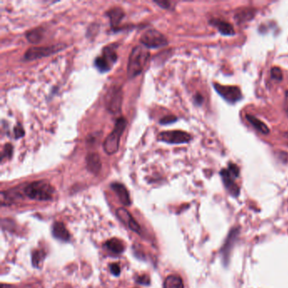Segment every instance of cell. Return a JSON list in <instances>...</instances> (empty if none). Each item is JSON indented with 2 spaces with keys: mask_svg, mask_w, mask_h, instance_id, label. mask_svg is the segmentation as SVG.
<instances>
[{
  "mask_svg": "<svg viewBox=\"0 0 288 288\" xmlns=\"http://www.w3.org/2000/svg\"><path fill=\"white\" fill-rule=\"evenodd\" d=\"M116 50L117 47L115 44L107 46L102 51V56L96 58L95 65L96 68L101 72H107L109 71L112 65L116 62L118 59Z\"/></svg>",
  "mask_w": 288,
  "mask_h": 288,
  "instance_id": "5",
  "label": "cell"
},
{
  "mask_svg": "<svg viewBox=\"0 0 288 288\" xmlns=\"http://www.w3.org/2000/svg\"><path fill=\"white\" fill-rule=\"evenodd\" d=\"M141 43L145 48H155L167 45L168 42H167V37H165L160 31L150 29L142 35Z\"/></svg>",
  "mask_w": 288,
  "mask_h": 288,
  "instance_id": "7",
  "label": "cell"
},
{
  "mask_svg": "<svg viewBox=\"0 0 288 288\" xmlns=\"http://www.w3.org/2000/svg\"><path fill=\"white\" fill-rule=\"evenodd\" d=\"M285 137L287 139H288V133H285Z\"/></svg>",
  "mask_w": 288,
  "mask_h": 288,
  "instance_id": "33",
  "label": "cell"
},
{
  "mask_svg": "<svg viewBox=\"0 0 288 288\" xmlns=\"http://www.w3.org/2000/svg\"><path fill=\"white\" fill-rule=\"evenodd\" d=\"M62 48V45H53L48 47H33L29 48L25 54V60H35L42 59L44 57L49 56L51 54H55L57 52L60 51Z\"/></svg>",
  "mask_w": 288,
  "mask_h": 288,
  "instance_id": "9",
  "label": "cell"
},
{
  "mask_svg": "<svg viewBox=\"0 0 288 288\" xmlns=\"http://www.w3.org/2000/svg\"><path fill=\"white\" fill-rule=\"evenodd\" d=\"M12 153H13V147H12L11 144H5V146L3 148V153H2V160H3L4 157H10L12 155Z\"/></svg>",
  "mask_w": 288,
  "mask_h": 288,
  "instance_id": "25",
  "label": "cell"
},
{
  "mask_svg": "<svg viewBox=\"0 0 288 288\" xmlns=\"http://www.w3.org/2000/svg\"><path fill=\"white\" fill-rule=\"evenodd\" d=\"M123 103V90L121 87L113 86L105 96V106L111 113H119Z\"/></svg>",
  "mask_w": 288,
  "mask_h": 288,
  "instance_id": "6",
  "label": "cell"
},
{
  "mask_svg": "<svg viewBox=\"0 0 288 288\" xmlns=\"http://www.w3.org/2000/svg\"><path fill=\"white\" fill-rule=\"evenodd\" d=\"M213 85L216 92L227 102L235 103L242 98L241 90L237 86L222 85L217 83H214Z\"/></svg>",
  "mask_w": 288,
  "mask_h": 288,
  "instance_id": "10",
  "label": "cell"
},
{
  "mask_svg": "<svg viewBox=\"0 0 288 288\" xmlns=\"http://www.w3.org/2000/svg\"><path fill=\"white\" fill-rule=\"evenodd\" d=\"M126 125H127V121L125 118L120 117L117 119L114 129L111 132L110 135L106 138L103 143L105 152L108 155H113L119 150L120 139L125 131Z\"/></svg>",
  "mask_w": 288,
  "mask_h": 288,
  "instance_id": "3",
  "label": "cell"
},
{
  "mask_svg": "<svg viewBox=\"0 0 288 288\" xmlns=\"http://www.w3.org/2000/svg\"><path fill=\"white\" fill-rule=\"evenodd\" d=\"M158 140L169 144H184L191 141V136L184 131L172 130L159 134Z\"/></svg>",
  "mask_w": 288,
  "mask_h": 288,
  "instance_id": "8",
  "label": "cell"
},
{
  "mask_svg": "<svg viewBox=\"0 0 288 288\" xmlns=\"http://www.w3.org/2000/svg\"><path fill=\"white\" fill-rule=\"evenodd\" d=\"M238 176H239V168L236 164L230 163L226 169L220 171V177L223 181L226 190L228 191L229 194H231L235 197H237L240 192L239 187L235 183V179L238 178Z\"/></svg>",
  "mask_w": 288,
  "mask_h": 288,
  "instance_id": "4",
  "label": "cell"
},
{
  "mask_svg": "<svg viewBox=\"0 0 288 288\" xmlns=\"http://www.w3.org/2000/svg\"><path fill=\"white\" fill-rule=\"evenodd\" d=\"M24 193L29 199L34 201H51L54 196V189L47 181H35L26 185Z\"/></svg>",
  "mask_w": 288,
  "mask_h": 288,
  "instance_id": "2",
  "label": "cell"
},
{
  "mask_svg": "<svg viewBox=\"0 0 288 288\" xmlns=\"http://www.w3.org/2000/svg\"><path fill=\"white\" fill-rule=\"evenodd\" d=\"M195 102H197L198 104H201L203 102V97L201 96V94H197L195 97Z\"/></svg>",
  "mask_w": 288,
  "mask_h": 288,
  "instance_id": "31",
  "label": "cell"
},
{
  "mask_svg": "<svg viewBox=\"0 0 288 288\" xmlns=\"http://www.w3.org/2000/svg\"><path fill=\"white\" fill-rule=\"evenodd\" d=\"M111 188L114 192L116 193L120 202L125 207H130L131 205V200H130V194L128 192L125 185L119 183H113L111 184Z\"/></svg>",
  "mask_w": 288,
  "mask_h": 288,
  "instance_id": "12",
  "label": "cell"
},
{
  "mask_svg": "<svg viewBox=\"0 0 288 288\" xmlns=\"http://www.w3.org/2000/svg\"><path fill=\"white\" fill-rule=\"evenodd\" d=\"M43 30L42 28L33 29L26 33V38L31 43H39L43 37Z\"/></svg>",
  "mask_w": 288,
  "mask_h": 288,
  "instance_id": "22",
  "label": "cell"
},
{
  "mask_svg": "<svg viewBox=\"0 0 288 288\" xmlns=\"http://www.w3.org/2000/svg\"><path fill=\"white\" fill-rule=\"evenodd\" d=\"M136 283L142 285L148 286L150 285V278L147 275H143V276H140V277L136 278Z\"/></svg>",
  "mask_w": 288,
  "mask_h": 288,
  "instance_id": "26",
  "label": "cell"
},
{
  "mask_svg": "<svg viewBox=\"0 0 288 288\" xmlns=\"http://www.w3.org/2000/svg\"><path fill=\"white\" fill-rule=\"evenodd\" d=\"M14 137L16 139L21 138L25 135V131L23 130L22 126L20 125H18L14 129Z\"/></svg>",
  "mask_w": 288,
  "mask_h": 288,
  "instance_id": "27",
  "label": "cell"
},
{
  "mask_svg": "<svg viewBox=\"0 0 288 288\" xmlns=\"http://www.w3.org/2000/svg\"><path fill=\"white\" fill-rule=\"evenodd\" d=\"M86 166L90 172L97 174L102 168V161L97 153H90L86 156Z\"/></svg>",
  "mask_w": 288,
  "mask_h": 288,
  "instance_id": "15",
  "label": "cell"
},
{
  "mask_svg": "<svg viewBox=\"0 0 288 288\" xmlns=\"http://www.w3.org/2000/svg\"><path fill=\"white\" fill-rule=\"evenodd\" d=\"M2 288H9L8 286L2 285Z\"/></svg>",
  "mask_w": 288,
  "mask_h": 288,
  "instance_id": "32",
  "label": "cell"
},
{
  "mask_svg": "<svg viewBox=\"0 0 288 288\" xmlns=\"http://www.w3.org/2000/svg\"><path fill=\"white\" fill-rule=\"evenodd\" d=\"M163 288H184L183 280L177 275H171L165 280Z\"/></svg>",
  "mask_w": 288,
  "mask_h": 288,
  "instance_id": "20",
  "label": "cell"
},
{
  "mask_svg": "<svg viewBox=\"0 0 288 288\" xmlns=\"http://www.w3.org/2000/svg\"><path fill=\"white\" fill-rule=\"evenodd\" d=\"M116 215L125 226H127L130 230L136 232L137 234H142V228L138 222L134 219L132 215L125 208H119L117 210Z\"/></svg>",
  "mask_w": 288,
  "mask_h": 288,
  "instance_id": "11",
  "label": "cell"
},
{
  "mask_svg": "<svg viewBox=\"0 0 288 288\" xmlns=\"http://www.w3.org/2000/svg\"><path fill=\"white\" fill-rule=\"evenodd\" d=\"M150 58V52L144 46H137L133 48L129 58L128 64V75L134 78L142 73L147 61Z\"/></svg>",
  "mask_w": 288,
  "mask_h": 288,
  "instance_id": "1",
  "label": "cell"
},
{
  "mask_svg": "<svg viewBox=\"0 0 288 288\" xmlns=\"http://www.w3.org/2000/svg\"><path fill=\"white\" fill-rule=\"evenodd\" d=\"M246 119L249 122V124L253 127L255 128V130H257L260 133L263 134V135H268L270 133L268 126L265 123H263L261 120L258 119L256 117L251 115V114H247Z\"/></svg>",
  "mask_w": 288,
  "mask_h": 288,
  "instance_id": "18",
  "label": "cell"
},
{
  "mask_svg": "<svg viewBox=\"0 0 288 288\" xmlns=\"http://www.w3.org/2000/svg\"><path fill=\"white\" fill-rule=\"evenodd\" d=\"M104 246L108 251L115 254H123L125 249L124 243L118 238H112L110 240L107 241L105 243Z\"/></svg>",
  "mask_w": 288,
  "mask_h": 288,
  "instance_id": "16",
  "label": "cell"
},
{
  "mask_svg": "<svg viewBox=\"0 0 288 288\" xmlns=\"http://www.w3.org/2000/svg\"><path fill=\"white\" fill-rule=\"evenodd\" d=\"M52 232H53L54 237H56L59 240L64 241V242H69L71 240V234L63 222H60V221L55 222L52 228Z\"/></svg>",
  "mask_w": 288,
  "mask_h": 288,
  "instance_id": "14",
  "label": "cell"
},
{
  "mask_svg": "<svg viewBox=\"0 0 288 288\" xmlns=\"http://www.w3.org/2000/svg\"><path fill=\"white\" fill-rule=\"evenodd\" d=\"M237 233L238 231L237 229H232V232H230L228 235V237L226 239V243L224 244L223 248L221 249V255L223 258V260L225 262L228 261L229 255L231 254L232 247L234 245V243L237 240Z\"/></svg>",
  "mask_w": 288,
  "mask_h": 288,
  "instance_id": "13",
  "label": "cell"
},
{
  "mask_svg": "<svg viewBox=\"0 0 288 288\" xmlns=\"http://www.w3.org/2000/svg\"><path fill=\"white\" fill-rule=\"evenodd\" d=\"M45 258V253L42 251V250H35L32 254V265L36 268H38L41 262H43V260Z\"/></svg>",
  "mask_w": 288,
  "mask_h": 288,
  "instance_id": "23",
  "label": "cell"
},
{
  "mask_svg": "<svg viewBox=\"0 0 288 288\" xmlns=\"http://www.w3.org/2000/svg\"><path fill=\"white\" fill-rule=\"evenodd\" d=\"M110 271L112 274L116 276V277H119L120 272H121V270H120V267H119L118 264H111Z\"/></svg>",
  "mask_w": 288,
  "mask_h": 288,
  "instance_id": "29",
  "label": "cell"
},
{
  "mask_svg": "<svg viewBox=\"0 0 288 288\" xmlns=\"http://www.w3.org/2000/svg\"><path fill=\"white\" fill-rule=\"evenodd\" d=\"M271 77L277 81H282L283 79V71L278 67H274L271 70Z\"/></svg>",
  "mask_w": 288,
  "mask_h": 288,
  "instance_id": "24",
  "label": "cell"
},
{
  "mask_svg": "<svg viewBox=\"0 0 288 288\" xmlns=\"http://www.w3.org/2000/svg\"><path fill=\"white\" fill-rule=\"evenodd\" d=\"M108 15L110 18L111 25L114 27L118 26L122 19L125 17V12L121 8L115 7L108 12Z\"/></svg>",
  "mask_w": 288,
  "mask_h": 288,
  "instance_id": "19",
  "label": "cell"
},
{
  "mask_svg": "<svg viewBox=\"0 0 288 288\" xmlns=\"http://www.w3.org/2000/svg\"><path fill=\"white\" fill-rule=\"evenodd\" d=\"M254 16V9H241L240 11L236 14V15H235V19H236V20H237V22L238 23V24H240V23L249 21L251 19H253Z\"/></svg>",
  "mask_w": 288,
  "mask_h": 288,
  "instance_id": "21",
  "label": "cell"
},
{
  "mask_svg": "<svg viewBox=\"0 0 288 288\" xmlns=\"http://www.w3.org/2000/svg\"><path fill=\"white\" fill-rule=\"evenodd\" d=\"M176 120H177L176 117L168 115V116L164 117L163 119H161V125H169V124L174 123Z\"/></svg>",
  "mask_w": 288,
  "mask_h": 288,
  "instance_id": "28",
  "label": "cell"
},
{
  "mask_svg": "<svg viewBox=\"0 0 288 288\" xmlns=\"http://www.w3.org/2000/svg\"><path fill=\"white\" fill-rule=\"evenodd\" d=\"M283 108H284L286 114L288 116V91H286L284 103H283Z\"/></svg>",
  "mask_w": 288,
  "mask_h": 288,
  "instance_id": "30",
  "label": "cell"
},
{
  "mask_svg": "<svg viewBox=\"0 0 288 288\" xmlns=\"http://www.w3.org/2000/svg\"><path fill=\"white\" fill-rule=\"evenodd\" d=\"M211 24L216 27L218 31H220L222 35H226V36L234 35V29L230 23L221 20H212Z\"/></svg>",
  "mask_w": 288,
  "mask_h": 288,
  "instance_id": "17",
  "label": "cell"
}]
</instances>
